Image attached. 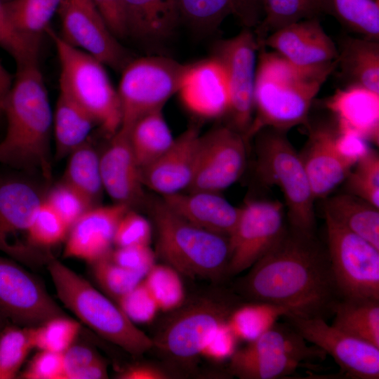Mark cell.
Here are the masks:
<instances>
[{
	"instance_id": "ba28073f",
	"label": "cell",
	"mask_w": 379,
	"mask_h": 379,
	"mask_svg": "<svg viewBox=\"0 0 379 379\" xmlns=\"http://www.w3.org/2000/svg\"><path fill=\"white\" fill-rule=\"evenodd\" d=\"M187 66L163 56L131 60L121 70L117 88L122 115L120 128L128 132L140 118L162 109L177 93Z\"/></svg>"
},
{
	"instance_id": "f6af8a7d",
	"label": "cell",
	"mask_w": 379,
	"mask_h": 379,
	"mask_svg": "<svg viewBox=\"0 0 379 379\" xmlns=\"http://www.w3.org/2000/svg\"><path fill=\"white\" fill-rule=\"evenodd\" d=\"M65 379L108 378L107 366L91 347L72 344L63 352Z\"/></svg>"
},
{
	"instance_id": "ee69618b",
	"label": "cell",
	"mask_w": 379,
	"mask_h": 379,
	"mask_svg": "<svg viewBox=\"0 0 379 379\" xmlns=\"http://www.w3.org/2000/svg\"><path fill=\"white\" fill-rule=\"evenodd\" d=\"M92 264L94 276L98 284L109 297L117 302L145 277L138 272L117 265L111 259L110 255Z\"/></svg>"
},
{
	"instance_id": "8fae6325",
	"label": "cell",
	"mask_w": 379,
	"mask_h": 379,
	"mask_svg": "<svg viewBox=\"0 0 379 379\" xmlns=\"http://www.w3.org/2000/svg\"><path fill=\"white\" fill-rule=\"evenodd\" d=\"M284 208L277 200H250L239 207V216L228 237L227 275L251 267L274 245L284 232Z\"/></svg>"
},
{
	"instance_id": "8992f818",
	"label": "cell",
	"mask_w": 379,
	"mask_h": 379,
	"mask_svg": "<svg viewBox=\"0 0 379 379\" xmlns=\"http://www.w3.org/2000/svg\"><path fill=\"white\" fill-rule=\"evenodd\" d=\"M255 140V173L265 185L281 191L290 227L315 234L314 200L305 166L286 135V131L265 128Z\"/></svg>"
},
{
	"instance_id": "11a10c76",
	"label": "cell",
	"mask_w": 379,
	"mask_h": 379,
	"mask_svg": "<svg viewBox=\"0 0 379 379\" xmlns=\"http://www.w3.org/2000/svg\"><path fill=\"white\" fill-rule=\"evenodd\" d=\"M110 32L118 39L127 35L124 0H92Z\"/></svg>"
},
{
	"instance_id": "6125c7cd",
	"label": "cell",
	"mask_w": 379,
	"mask_h": 379,
	"mask_svg": "<svg viewBox=\"0 0 379 379\" xmlns=\"http://www.w3.org/2000/svg\"><path fill=\"white\" fill-rule=\"evenodd\" d=\"M1 1L3 3H4V2L8 1H10V0H1Z\"/></svg>"
},
{
	"instance_id": "7a4b0ae2",
	"label": "cell",
	"mask_w": 379,
	"mask_h": 379,
	"mask_svg": "<svg viewBox=\"0 0 379 379\" xmlns=\"http://www.w3.org/2000/svg\"><path fill=\"white\" fill-rule=\"evenodd\" d=\"M260 48L253 117L245 136L248 142L265 128L286 132L298 125L306 126L315 97L337 65L336 60L321 66L301 67L274 51Z\"/></svg>"
},
{
	"instance_id": "9c48e42d",
	"label": "cell",
	"mask_w": 379,
	"mask_h": 379,
	"mask_svg": "<svg viewBox=\"0 0 379 379\" xmlns=\"http://www.w3.org/2000/svg\"><path fill=\"white\" fill-rule=\"evenodd\" d=\"M238 306L227 294L182 305L152 339L153 347L176 363L190 364L201 354L213 332L227 322Z\"/></svg>"
},
{
	"instance_id": "5bb4252c",
	"label": "cell",
	"mask_w": 379,
	"mask_h": 379,
	"mask_svg": "<svg viewBox=\"0 0 379 379\" xmlns=\"http://www.w3.org/2000/svg\"><path fill=\"white\" fill-rule=\"evenodd\" d=\"M283 317L307 342L331 355L348 378H379V347L328 324L324 318Z\"/></svg>"
},
{
	"instance_id": "c3c4849f",
	"label": "cell",
	"mask_w": 379,
	"mask_h": 379,
	"mask_svg": "<svg viewBox=\"0 0 379 379\" xmlns=\"http://www.w3.org/2000/svg\"><path fill=\"white\" fill-rule=\"evenodd\" d=\"M44 201L69 229L85 212L93 207L81 193L63 181L49 190Z\"/></svg>"
},
{
	"instance_id": "8d00e7d4",
	"label": "cell",
	"mask_w": 379,
	"mask_h": 379,
	"mask_svg": "<svg viewBox=\"0 0 379 379\" xmlns=\"http://www.w3.org/2000/svg\"><path fill=\"white\" fill-rule=\"evenodd\" d=\"M302 365V362L285 356L248 354L238 350L230 358L228 371L241 379H275L293 373Z\"/></svg>"
},
{
	"instance_id": "f546056e",
	"label": "cell",
	"mask_w": 379,
	"mask_h": 379,
	"mask_svg": "<svg viewBox=\"0 0 379 379\" xmlns=\"http://www.w3.org/2000/svg\"><path fill=\"white\" fill-rule=\"evenodd\" d=\"M324 213L379 249V208L351 194L326 197Z\"/></svg>"
},
{
	"instance_id": "603a6c76",
	"label": "cell",
	"mask_w": 379,
	"mask_h": 379,
	"mask_svg": "<svg viewBox=\"0 0 379 379\" xmlns=\"http://www.w3.org/2000/svg\"><path fill=\"white\" fill-rule=\"evenodd\" d=\"M337 126L379 144V93L358 86L337 89L324 102Z\"/></svg>"
},
{
	"instance_id": "7bdbcfd3",
	"label": "cell",
	"mask_w": 379,
	"mask_h": 379,
	"mask_svg": "<svg viewBox=\"0 0 379 379\" xmlns=\"http://www.w3.org/2000/svg\"><path fill=\"white\" fill-rule=\"evenodd\" d=\"M349 193L379 208V155L369 151L352 167L345 180Z\"/></svg>"
},
{
	"instance_id": "db71d44e",
	"label": "cell",
	"mask_w": 379,
	"mask_h": 379,
	"mask_svg": "<svg viewBox=\"0 0 379 379\" xmlns=\"http://www.w3.org/2000/svg\"><path fill=\"white\" fill-rule=\"evenodd\" d=\"M237 338L227 322L218 326L209 337L201 355L215 361L230 359L234 353Z\"/></svg>"
},
{
	"instance_id": "ab89813d",
	"label": "cell",
	"mask_w": 379,
	"mask_h": 379,
	"mask_svg": "<svg viewBox=\"0 0 379 379\" xmlns=\"http://www.w3.org/2000/svg\"><path fill=\"white\" fill-rule=\"evenodd\" d=\"M143 282L155 300L159 310H178L185 299L180 273L167 264H154L143 279Z\"/></svg>"
},
{
	"instance_id": "484cf974",
	"label": "cell",
	"mask_w": 379,
	"mask_h": 379,
	"mask_svg": "<svg viewBox=\"0 0 379 379\" xmlns=\"http://www.w3.org/2000/svg\"><path fill=\"white\" fill-rule=\"evenodd\" d=\"M180 19L200 30L216 29L229 15L245 27H257L262 16V0H178Z\"/></svg>"
},
{
	"instance_id": "44dd1931",
	"label": "cell",
	"mask_w": 379,
	"mask_h": 379,
	"mask_svg": "<svg viewBox=\"0 0 379 379\" xmlns=\"http://www.w3.org/2000/svg\"><path fill=\"white\" fill-rule=\"evenodd\" d=\"M109 138L100 156L104 191L115 203L132 208L144 200L142 168L133 152L128 131L119 128Z\"/></svg>"
},
{
	"instance_id": "91938a15",
	"label": "cell",
	"mask_w": 379,
	"mask_h": 379,
	"mask_svg": "<svg viewBox=\"0 0 379 379\" xmlns=\"http://www.w3.org/2000/svg\"><path fill=\"white\" fill-rule=\"evenodd\" d=\"M83 10L86 12L95 15H100L97 9L95 8L92 0H69ZM101 17V16H100Z\"/></svg>"
},
{
	"instance_id": "3957f363",
	"label": "cell",
	"mask_w": 379,
	"mask_h": 379,
	"mask_svg": "<svg viewBox=\"0 0 379 379\" xmlns=\"http://www.w3.org/2000/svg\"><path fill=\"white\" fill-rule=\"evenodd\" d=\"M4 119L6 131L0 141V163L19 169L37 170L49 181L53 112L38 62L17 67Z\"/></svg>"
},
{
	"instance_id": "f35d334b",
	"label": "cell",
	"mask_w": 379,
	"mask_h": 379,
	"mask_svg": "<svg viewBox=\"0 0 379 379\" xmlns=\"http://www.w3.org/2000/svg\"><path fill=\"white\" fill-rule=\"evenodd\" d=\"M331 14L363 38L379 41V0H330Z\"/></svg>"
},
{
	"instance_id": "ffe728a7",
	"label": "cell",
	"mask_w": 379,
	"mask_h": 379,
	"mask_svg": "<svg viewBox=\"0 0 379 379\" xmlns=\"http://www.w3.org/2000/svg\"><path fill=\"white\" fill-rule=\"evenodd\" d=\"M129 208L124 204L114 203L88 209L70 227L64 256L91 263L109 256L117 225Z\"/></svg>"
},
{
	"instance_id": "5b68a950",
	"label": "cell",
	"mask_w": 379,
	"mask_h": 379,
	"mask_svg": "<svg viewBox=\"0 0 379 379\" xmlns=\"http://www.w3.org/2000/svg\"><path fill=\"white\" fill-rule=\"evenodd\" d=\"M46 264L60 301L96 333L134 357L153 347L152 339L86 279L52 256Z\"/></svg>"
},
{
	"instance_id": "681fc988",
	"label": "cell",
	"mask_w": 379,
	"mask_h": 379,
	"mask_svg": "<svg viewBox=\"0 0 379 379\" xmlns=\"http://www.w3.org/2000/svg\"><path fill=\"white\" fill-rule=\"evenodd\" d=\"M117 304L134 324L149 323L159 310L143 280L122 296Z\"/></svg>"
},
{
	"instance_id": "2e32d148",
	"label": "cell",
	"mask_w": 379,
	"mask_h": 379,
	"mask_svg": "<svg viewBox=\"0 0 379 379\" xmlns=\"http://www.w3.org/2000/svg\"><path fill=\"white\" fill-rule=\"evenodd\" d=\"M58 12L62 24L60 35L72 46L117 71L131 60L100 15L86 12L69 0H63Z\"/></svg>"
},
{
	"instance_id": "4fadbf2b",
	"label": "cell",
	"mask_w": 379,
	"mask_h": 379,
	"mask_svg": "<svg viewBox=\"0 0 379 379\" xmlns=\"http://www.w3.org/2000/svg\"><path fill=\"white\" fill-rule=\"evenodd\" d=\"M247 145L244 135L227 124L201 135L188 192H220L237 182L246 168Z\"/></svg>"
},
{
	"instance_id": "83f0119b",
	"label": "cell",
	"mask_w": 379,
	"mask_h": 379,
	"mask_svg": "<svg viewBox=\"0 0 379 379\" xmlns=\"http://www.w3.org/2000/svg\"><path fill=\"white\" fill-rule=\"evenodd\" d=\"M338 48L336 67L347 86L379 93V41L345 36Z\"/></svg>"
},
{
	"instance_id": "680465c9",
	"label": "cell",
	"mask_w": 379,
	"mask_h": 379,
	"mask_svg": "<svg viewBox=\"0 0 379 379\" xmlns=\"http://www.w3.org/2000/svg\"><path fill=\"white\" fill-rule=\"evenodd\" d=\"M13 79L0 60V122L4 119V109Z\"/></svg>"
},
{
	"instance_id": "94428289",
	"label": "cell",
	"mask_w": 379,
	"mask_h": 379,
	"mask_svg": "<svg viewBox=\"0 0 379 379\" xmlns=\"http://www.w3.org/2000/svg\"><path fill=\"white\" fill-rule=\"evenodd\" d=\"M8 324V320L0 314V332Z\"/></svg>"
},
{
	"instance_id": "e0dca14e",
	"label": "cell",
	"mask_w": 379,
	"mask_h": 379,
	"mask_svg": "<svg viewBox=\"0 0 379 379\" xmlns=\"http://www.w3.org/2000/svg\"><path fill=\"white\" fill-rule=\"evenodd\" d=\"M308 139L300 157L305 166L315 199H325L343 182L353 166L338 152L335 142L336 126L331 122L305 126Z\"/></svg>"
},
{
	"instance_id": "1f68e13d",
	"label": "cell",
	"mask_w": 379,
	"mask_h": 379,
	"mask_svg": "<svg viewBox=\"0 0 379 379\" xmlns=\"http://www.w3.org/2000/svg\"><path fill=\"white\" fill-rule=\"evenodd\" d=\"M263 16L256 27L260 47L272 32L288 25L331 14L330 0H262Z\"/></svg>"
},
{
	"instance_id": "4316f807",
	"label": "cell",
	"mask_w": 379,
	"mask_h": 379,
	"mask_svg": "<svg viewBox=\"0 0 379 379\" xmlns=\"http://www.w3.org/2000/svg\"><path fill=\"white\" fill-rule=\"evenodd\" d=\"M127 35L157 41L166 39L180 20L178 0H124Z\"/></svg>"
},
{
	"instance_id": "52a82bcc",
	"label": "cell",
	"mask_w": 379,
	"mask_h": 379,
	"mask_svg": "<svg viewBox=\"0 0 379 379\" xmlns=\"http://www.w3.org/2000/svg\"><path fill=\"white\" fill-rule=\"evenodd\" d=\"M60 67V91L84 108L109 138L121 125V102L105 65L65 41L50 27Z\"/></svg>"
},
{
	"instance_id": "9f6ffc18",
	"label": "cell",
	"mask_w": 379,
	"mask_h": 379,
	"mask_svg": "<svg viewBox=\"0 0 379 379\" xmlns=\"http://www.w3.org/2000/svg\"><path fill=\"white\" fill-rule=\"evenodd\" d=\"M335 126L336 148L342 157L354 166L371 149L369 142L358 135L342 130L336 124Z\"/></svg>"
},
{
	"instance_id": "e575fe53",
	"label": "cell",
	"mask_w": 379,
	"mask_h": 379,
	"mask_svg": "<svg viewBox=\"0 0 379 379\" xmlns=\"http://www.w3.org/2000/svg\"><path fill=\"white\" fill-rule=\"evenodd\" d=\"M333 325L379 347V300L340 299Z\"/></svg>"
},
{
	"instance_id": "b9f144b4",
	"label": "cell",
	"mask_w": 379,
	"mask_h": 379,
	"mask_svg": "<svg viewBox=\"0 0 379 379\" xmlns=\"http://www.w3.org/2000/svg\"><path fill=\"white\" fill-rule=\"evenodd\" d=\"M33 348L29 327L7 324L0 332V379L15 378Z\"/></svg>"
},
{
	"instance_id": "d590c367",
	"label": "cell",
	"mask_w": 379,
	"mask_h": 379,
	"mask_svg": "<svg viewBox=\"0 0 379 379\" xmlns=\"http://www.w3.org/2000/svg\"><path fill=\"white\" fill-rule=\"evenodd\" d=\"M63 0H10L4 3L15 29L23 36L41 40Z\"/></svg>"
},
{
	"instance_id": "6f0895ef",
	"label": "cell",
	"mask_w": 379,
	"mask_h": 379,
	"mask_svg": "<svg viewBox=\"0 0 379 379\" xmlns=\"http://www.w3.org/2000/svg\"><path fill=\"white\" fill-rule=\"evenodd\" d=\"M169 376L164 369L145 363L128 366L117 375L120 379H166Z\"/></svg>"
},
{
	"instance_id": "74e56055",
	"label": "cell",
	"mask_w": 379,
	"mask_h": 379,
	"mask_svg": "<svg viewBox=\"0 0 379 379\" xmlns=\"http://www.w3.org/2000/svg\"><path fill=\"white\" fill-rule=\"evenodd\" d=\"M287 311L265 302L252 301L239 305L231 314L227 324L238 340L253 341L272 326Z\"/></svg>"
},
{
	"instance_id": "7c38bea8",
	"label": "cell",
	"mask_w": 379,
	"mask_h": 379,
	"mask_svg": "<svg viewBox=\"0 0 379 379\" xmlns=\"http://www.w3.org/2000/svg\"><path fill=\"white\" fill-rule=\"evenodd\" d=\"M260 46L251 29L244 28L237 35L218 41L213 56L225 67L230 91L227 126L245 136L254 113V85L256 53Z\"/></svg>"
},
{
	"instance_id": "6da1fadb",
	"label": "cell",
	"mask_w": 379,
	"mask_h": 379,
	"mask_svg": "<svg viewBox=\"0 0 379 379\" xmlns=\"http://www.w3.org/2000/svg\"><path fill=\"white\" fill-rule=\"evenodd\" d=\"M251 267L241 288L252 301L276 305L298 317L326 319L340 300L327 248L315 234L286 227Z\"/></svg>"
},
{
	"instance_id": "f1b7e54d",
	"label": "cell",
	"mask_w": 379,
	"mask_h": 379,
	"mask_svg": "<svg viewBox=\"0 0 379 379\" xmlns=\"http://www.w3.org/2000/svg\"><path fill=\"white\" fill-rule=\"evenodd\" d=\"M95 124V120L84 108L69 95L60 91L53 112L56 159L67 157L88 141Z\"/></svg>"
},
{
	"instance_id": "bcb514c9",
	"label": "cell",
	"mask_w": 379,
	"mask_h": 379,
	"mask_svg": "<svg viewBox=\"0 0 379 379\" xmlns=\"http://www.w3.org/2000/svg\"><path fill=\"white\" fill-rule=\"evenodd\" d=\"M69 227L44 200L37 209L27 231L29 243L48 247L67 237Z\"/></svg>"
},
{
	"instance_id": "d4e9b609",
	"label": "cell",
	"mask_w": 379,
	"mask_h": 379,
	"mask_svg": "<svg viewBox=\"0 0 379 379\" xmlns=\"http://www.w3.org/2000/svg\"><path fill=\"white\" fill-rule=\"evenodd\" d=\"M44 200L39 191L24 180L0 181V251L18 259L10 239L20 232H27Z\"/></svg>"
},
{
	"instance_id": "7402d4cb",
	"label": "cell",
	"mask_w": 379,
	"mask_h": 379,
	"mask_svg": "<svg viewBox=\"0 0 379 379\" xmlns=\"http://www.w3.org/2000/svg\"><path fill=\"white\" fill-rule=\"evenodd\" d=\"M200 134L190 127L157 160L142 169L143 184L161 196L187 190L196 166Z\"/></svg>"
},
{
	"instance_id": "d6986e66",
	"label": "cell",
	"mask_w": 379,
	"mask_h": 379,
	"mask_svg": "<svg viewBox=\"0 0 379 379\" xmlns=\"http://www.w3.org/2000/svg\"><path fill=\"white\" fill-rule=\"evenodd\" d=\"M264 46L301 67L321 66L333 62L338 58L336 45L317 18L303 20L272 32L265 39Z\"/></svg>"
},
{
	"instance_id": "f907efd6",
	"label": "cell",
	"mask_w": 379,
	"mask_h": 379,
	"mask_svg": "<svg viewBox=\"0 0 379 379\" xmlns=\"http://www.w3.org/2000/svg\"><path fill=\"white\" fill-rule=\"evenodd\" d=\"M152 226L141 214L129 208L119 220L114 236L117 247L149 245Z\"/></svg>"
},
{
	"instance_id": "277c9868",
	"label": "cell",
	"mask_w": 379,
	"mask_h": 379,
	"mask_svg": "<svg viewBox=\"0 0 379 379\" xmlns=\"http://www.w3.org/2000/svg\"><path fill=\"white\" fill-rule=\"evenodd\" d=\"M149 208L157 232V252L166 264L190 277L218 279L227 275L228 237L187 221L162 199L151 201Z\"/></svg>"
},
{
	"instance_id": "9a60e30c",
	"label": "cell",
	"mask_w": 379,
	"mask_h": 379,
	"mask_svg": "<svg viewBox=\"0 0 379 379\" xmlns=\"http://www.w3.org/2000/svg\"><path fill=\"white\" fill-rule=\"evenodd\" d=\"M0 314L15 325L35 327L67 316L36 277L0 255Z\"/></svg>"
},
{
	"instance_id": "60d3db41",
	"label": "cell",
	"mask_w": 379,
	"mask_h": 379,
	"mask_svg": "<svg viewBox=\"0 0 379 379\" xmlns=\"http://www.w3.org/2000/svg\"><path fill=\"white\" fill-rule=\"evenodd\" d=\"M80 328L79 321L63 316L29 327V333L34 348L63 353L74 343Z\"/></svg>"
},
{
	"instance_id": "816d5d0a",
	"label": "cell",
	"mask_w": 379,
	"mask_h": 379,
	"mask_svg": "<svg viewBox=\"0 0 379 379\" xmlns=\"http://www.w3.org/2000/svg\"><path fill=\"white\" fill-rule=\"evenodd\" d=\"M21 378L65 379L63 353L40 350L29 361Z\"/></svg>"
},
{
	"instance_id": "7dc6e473",
	"label": "cell",
	"mask_w": 379,
	"mask_h": 379,
	"mask_svg": "<svg viewBox=\"0 0 379 379\" xmlns=\"http://www.w3.org/2000/svg\"><path fill=\"white\" fill-rule=\"evenodd\" d=\"M41 40L19 33L10 21L0 0V46L15 60L17 66L38 62Z\"/></svg>"
},
{
	"instance_id": "4dcf8cb0",
	"label": "cell",
	"mask_w": 379,
	"mask_h": 379,
	"mask_svg": "<svg viewBox=\"0 0 379 379\" xmlns=\"http://www.w3.org/2000/svg\"><path fill=\"white\" fill-rule=\"evenodd\" d=\"M248 354L285 356L300 362L324 359L326 354L308 342L289 324L277 321L243 349Z\"/></svg>"
},
{
	"instance_id": "f5cc1de1",
	"label": "cell",
	"mask_w": 379,
	"mask_h": 379,
	"mask_svg": "<svg viewBox=\"0 0 379 379\" xmlns=\"http://www.w3.org/2000/svg\"><path fill=\"white\" fill-rule=\"evenodd\" d=\"M110 258L117 265L144 277L155 264V254L149 245L117 247Z\"/></svg>"
},
{
	"instance_id": "d6a6232c",
	"label": "cell",
	"mask_w": 379,
	"mask_h": 379,
	"mask_svg": "<svg viewBox=\"0 0 379 379\" xmlns=\"http://www.w3.org/2000/svg\"><path fill=\"white\" fill-rule=\"evenodd\" d=\"M128 135L133 152L142 169L161 156L175 140L162 109L140 118L131 128Z\"/></svg>"
},
{
	"instance_id": "30bf717a",
	"label": "cell",
	"mask_w": 379,
	"mask_h": 379,
	"mask_svg": "<svg viewBox=\"0 0 379 379\" xmlns=\"http://www.w3.org/2000/svg\"><path fill=\"white\" fill-rule=\"evenodd\" d=\"M327 251L340 299L379 300V249L324 214Z\"/></svg>"
},
{
	"instance_id": "836d02e7",
	"label": "cell",
	"mask_w": 379,
	"mask_h": 379,
	"mask_svg": "<svg viewBox=\"0 0 379 379\" xmlns=\"http://www.w3.org/2000/svg\"><path fill=\"white\" fill-rule=\"evenodd\" d=\"M100 156L89 141H86L67 156L62 179L93 206L99 205L104 192Z\"/></svg>"
},
{
	"instance_id": "ac0fdd59",
	"label": "cell",
	"mask_w": 379,
	"mask_h": 379,
	"mask_svg": "<svg viewBox=\"0 0 379 379\" xmlns=\"http://www.w3.org/2000/svg\"><path fill=\"white\" fill-rule=\"evenodd\" d=\"M177 93L185 107L198 117H225L230 105V91L224 66L213 55L189 64Z\"/></svg>"
},
{
	"instance_id": "cb8c5ba5",
	"label": "cell",
	"mask_w": 379,
	"mask_h": 379,
	"mask_svg": "<svg viewBox=\"0 0 379 379\" xmlns=\"http://www.w3.org/2000/svg\"><path fill=\"white\" fill-rule=\"evenodd\" d=\"M166 205L187 221L206 230L229 237L237 223L239 208L219 192H182L161 196Z\"/></svg>"
}]
</instances>
